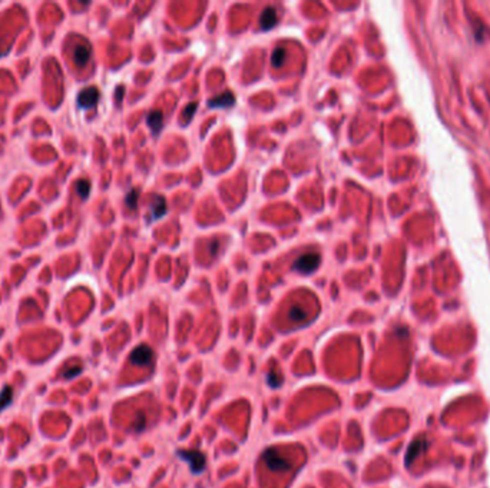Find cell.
I'll list each match as a JSON object with an SVG mask.
<instances>
[{
    "label": "cell",
    "instance_id": "2e32d148",
    "mask_svg": "<svg viewBox=\"0 0 490 488\" xmlns=\"http://www.w3.org/2000/svg\"><path fill=\"white\" fill-rule=\"evenodd\" d=\"M80 371H82V367L80 365H75V367H68L66 370L64 371V378H68V380H70V378H75L76 375H79L80 374Z\"/></svg>",
    "mask_w": 490,
    "mask_h": 488
},
{
    "label": "cell",
    "instance_id": "277c9868",
    "mask_svg": "<svg viewBox=\"0 0 490 488\" xmlns=\"http://www.w3.org/2000/svg\"><path fill=\"white\" fill-rule=\"evenodd\" d=\"M154 358V351L150 350L148 345H139L135 350L132 351L129 361L132 362L134 365H150V361Z\"/></svg>",
    "mask_w": 490,
    "mask_h": 488
},
{
    "label": "cell",
    "instance_id": "6da1fadb",
    "mask_svg": "<svg viewBox=\"0 0 490 488\" xmlns=\"http://www.w3.org/2000/svg\"><path fill=\"white\" fill-rule=\"evenodd\" d=\"M262 460H264L266 467L270 468L271 471L284 473V471H287V470L291 468L290 460H287L284 456H281L276 450H266V451H264Z\"/></svg>",
    "mask_w": 490,
    "mask_h": 488
},
{
    "label": "cell",
    "instance_id": "e0dca14e",
    "mask_svg": "<svg viewBox=\"0 0 490 488\" xmlns=\"http://www.w3.org/2000/svg\"><path fill=\"white\" fill-rule=\"evenodd\" d=\"M136 201H138V192L135 191V189H132L128 193V196H126V205H128V208L135 209L136 208Z\"/></svg>",
    "mask_w": 490,
    "mask_h": 488
},
{
    "label": "cell",
    "instance_id": "5b68a950",
    "mask_svg": "<svg viewBox=\"0 0 490 488\" xmlns=\"http://www.w3.org/2000/svg\"><path fill=\"white\" fill-rule=\"evenodd\" d=\"M98 99H99L98 89H95V87H88V89H84L80 92V95L78 97V103H79V106L84 107V109H89V107L95 106Z\"/></svg>",
    "mask_w": 490,
    "mask_h": 488
},
{
    "label": "cell",
    "instance_id": "d6986e66",
    "mask_svg": "<svg viewBox=\"0 0 490 488\" xmlns=\"http://www.w3.org/2000/svg\"><path fill=\"white\" fill-rule=\"evenodd\" d=\"M266 380H268V384H270V385H271L272 388H276V387H278V384H280V382L277 381V378H276V375H274V374H270Z\"/></svg>",
    "mask_w": 490,
    "mask_h": 488
},
{
    "label": "cell",
    "instance_id": "30bf717a",
    "mask_svg": "<svg viewBox=\"0 0 490 488\" xmlns=\"http://www.w3.org/2000/svg\"><path fill=\"white\" fill-rule=\"evenodd\" d=\"M148 125L150 126V129H152V132L156 135L158 132L160 130V127H162V123H164V116H162V113H160V110H155V112H150V115H148Z\"/></svg>",
    "mask_w": 490,
    "mask_h": 488
},
{
    "label": "cell",
    "instance_id": "52a82bcc",
    "mask_svg": "<svg viewBox=\"0 0 490 488\" xmlns=\"http://www.w3.org/2000/svg\"><path fill=\"white\" fill-rule=\"evenodd\" d=\"M277 23V11L274 7H266V10L262 11L261 17H260V26L261 29L264 30H268V29H272Z\"/></svg>",
    "mask_w": 490,
    "mask_h": 488
},
{
    "label": "cell",
    "instance_id": "ba28073f",
    "mask_svg": "<svg viewBox=\"0 0 490 488\" xmlns=\"http://www.w3.org/2000/svg\"><path fill=\"white\" fill-rule=\"evenodd\" d=\"M74 59H75L76 64L85 66L90 59V47L86 44H76L74 49Z\"/></svg>",
    "mask_w": 490,
    "mask_h": 488
},
{
    "label": "cell",
    "instance_id": "8fae6325",
    "mask_svg": "<svg viewBox=\"0 0 490 488\" xmlns=\"http://www.w3.org/2000/svg\"><path fill=\"white\" fill-rule=\"evenodd\" d=\"M152 218L154 219H158V218H160L164 213L166 212V202H165V199L162 198V196H160V195H156L155 198H154V205H152Z\"/></svg>",
    "mask_w": 490,
    "mask_h": 488
},
{
    "label": "cell",
    "instance_id": "9c48e42d",
    "mask_svg": "<svg viewBox=\"0 0 490 488\" xmlns=\"http://www.w3.org/2000/svg\"><path fill=\"white\" fill-rule=\"evenodd\" d=\"M234 102H235L234 95H232V93H230V92H225V93H222V95L216 96V97L211 99V100L208 102V106L210 107H230V106H232V105H234Z\"/></svg>",
    "mask_w": 490,
    "mask_h": 488
},
{
    "label": "cell",
    "instance_id": "7a4b0ae2",
    "mask_svg": "<svg viewBox=\"0 0 490 488\" xmlns=\"http://www.w3.org/2000/svg\"><path fill=\"white\" fill-rule=\"evenodd\" d=\"M318 264H320V255L311 252L298 256L292 264V269L301 274H311L318 268Z\"/></svg>",
    "mask_w": 490,
    "mask_h": 488
},
{
    "label": "cell",
    "instance_id": "7c38bea8",
    "mask_svg": "<svg viewBox=\"0 0 490 488\" xmlns=\"http://www.w3.org/2000/svg\"><path fill=\"white\" fill-rule=\"evenodd\" d=\"M12 401H13V388L10 385H6V387H3V390L0 393V411L8 408Z\"/></svg>",
    "mask_w": 490,
    "mask_h": 488
},
{
    "label": "cell",
    "instance_id": "3957f363",
    "mask_svg": "<svg viewBox=\"0 0 490 488\" xmlns=\"http://www.w3.org/2000/svg\"><path fill=\"white\" fill-rule=\"evenodd\" d=\"M176 454H178L180 458H182L184 461H186L190 464L192 474H200L205 470L206 460H205V456L201 451H184V450H181Z\"/></svg>",
    "mask_w": 490,
    "mask_h": 488
},
{
    "label": "cell",
    "instance_id": "9a60e30c",
    "mask_svg": "<svg viewBox=\"0 0 490 488\" xmlns=\"http://www.w3.org/2000/svg\"><path fill=\"white\" fill-rule=\"evenodd\" d=\"M76 191H78V195H79L80 198L85 199L86 196L89 195V191H90V185H89V182L84 181V179L78 182V183H76Z\"/></svg>",
    "mask_w": 490,
    "mask_h": 488
},
{
    "label": "cell",
    "instance_id": "8992f818",
    "mask_svg": "<svg viewBox=\"0 0 490 488\" xmlns=\"http://www.w3.org/2000/svg\"><path fill=\"white\" fill-rule=\"evenodd\" d=\"M426 448H427L426 440H416V441H413L412 446L408 447V450H407V454H406V464L410 466L417 457L420 456L422 453L426 451Z\"/></svg>",
    "mask_w": 490,
    "mask_h": 488
},
{
    "label": "cell",
    "instance_id": "ac0fdd59",
    "mask_svg": "<svg viewBox=\"0 0 490 488\" xmlns=\"http://www.w3.org/2000/svg\"><path fill=\"white\" fill-rule=\"evenodd\" d=\"M144 427H145V417H144V415H139L138 424H134V428H135L136 431H140V430H144Z\"/></svg>",
    "mask_w": 490,
    "mask_h": 488
},
{
    "label": "cell",
    "instance_id": "4fadbf2b",
    "mask_svg": "<svg viewBox=\"0 0 490 488\" xmlns=\"http://www.w3.org/2000/svg\"><path fill=\"white\" fill-rule=\"evenodd\" d=\"M286 56H287L286 47H277V49L274 50V53H272V59H271L272 66H274V67H281V66L284 64Z\"/></svg>",
    "mask_w": 490,
    "mask_h": 488
},
{
    "label": "cell",
    "instance_id": "5bb4252c",
    "mask_svg": "<svg viewBox=\"0 0 490 488\" xmlns=\"http://www.w3.org/2000/svg\"><path fill=\"white\" fill-rule=\"evenodd\" d=\"M306 311L302 309V307H300V305H294V307L291 308V311H290V318L292 319V321H296V322H298V321H302V319L306 318Z\"/></svg>",
    "mask_w": 490,
    "mask_h": 488
}]
</instances>
